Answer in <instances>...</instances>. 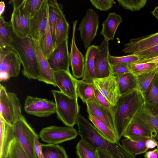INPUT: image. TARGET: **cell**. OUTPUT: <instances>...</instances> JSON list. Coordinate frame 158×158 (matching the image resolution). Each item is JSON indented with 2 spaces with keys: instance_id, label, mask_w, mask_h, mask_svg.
Returning a JSON list of instances; mask_svg holds the SVG:
<instances>
[{
  "instance_id": "cell-38",
  "label": "cell",
  "mask_w": 158,
  "mask_h": 158,
  "mask_svg": "<svg viewBox=\"0 0 158 158\" xmlns=\"http://www.w3.org/2000/svg\"><path fill=\"white\" fill-rule=\"evenodd\" d=\"M44 0H24L21 7L25 14L32 18L39 10Z\"/></svg>"
},
{
  "instance_id": "cell-4",
  "label": "cell",
  "mask_w": 158,
  "mask_h": 158,
  "mask_svg": "<svg viewBox=\"0 0 158 158\" xmlns=\"http://www.w3.org/2000/svg\"><path fill=\"white\" fill-rule=\"evenodd\" d=\"M56 106V112L58 118L67 126L73 127L76 124L80 113L78 97L72 98L60 91H51Z\"/></svg>"
},
{
  "instance_id": "cell-48",
  "label": "cell",
  "mask_w": 158,
  "mask_h": 158,
  "mask_svg": "<svg viewBox=\"0 0 158 158\" xmlns=\"http://www.w3.org/2000/svg\"><path fill=\"white\" fill-rule=\"evenodd\" d=\"M146 147L148 149H152L157 146V143L153 138L146 139L145 142Z\"/></svg>"
},
{
  "instance_id": "cell-25",
  "label": "cell",
  "mask_w": 158,
  "mask_h": 158,
  "mask_svg": "<svg viewBox=\"0 0 158 158\" xmlns=\"http://www.w3.org/2000/svg\"><path fill=\"white\" fill-rule=\"evenodd\" d=\"M69 26L63 13V8L58 13L56 26V36L54 49L69 38Z\"/></svg>"
},
{
  "instance_id": "cell-20",
  "label": "cell",
  "mask_w": 158,
  "mask_h": 158,
  "mask_svg": "<svg viewBox=\"0 0 158 158\" xmlns=\"http://www.w3.org/2000/svg\"><path fill=\"white\" fill-rule=\"evenodd\" d=\"M15 139L13 124L6 122L0 115V158L9 155L11 145Z\"/></svg>"
},
{
  "instance_id": "cell-41",
  "label": "cell",
  "mask_w": 158,
  "mask_h": 158,
  "mask_svg": "<svg viewBox=\"0 0 158 158\" xmlns=\"http://www.w3.org/2000/svg\"><path fill=\"white\" fill-rule=\"evenodd\" d=\"M119 5L125 9L133 11H138L146 5L147 0H117Z\"/></svg>"
},
{
  "instance_id": "cell-17",
  "label": "cell",
  "mask_w": 158,
  "mask_h": 158,
  "mask_svg": "<svg viewBox=\"0 0 158 158\" xmlns=\"http://www.w3.org/2000/svg\"><path fill=\"white\" fill-rule=\"evenodd\" d=\"M77 22V20L73 22L70 59L73 76L76 79H80L82 78L83 75L84 57L78 50L76 44L75 31Z\"/></svg>"
},
{
  "instance_id": "cell-2",
  "label": "cell",
  "mask_w": 158,
  "mask_h": 158,
  "mask_svg": "<svg viewBox=\"0 0 158 158\" xmlns=\"http://www.w3.org/2000/svg\"><path fill=\"white\" fill-rule=\"evenodd\" d=\"M76 124L78 134L81 139L92 147L107 152L114 158H136L127 151L119 142H111L104 137L83 115L79 113Z\"/></svg>"
},
{
  "instance_id": "cell-36",
  "label": "cell",
  "mask_w": 158,
  "mask_h": 158,
  "mask_svg": "<svg viewBox=\"0 0 158 158\" xmlns=\"http://www.w3.org/2000/svg\"><path fill=\"white\" fill-rule=\"evenodd\" d=\"M76 150L79 158H99L96 149L81 139L77 144Z\"/></svg>"
},
{
  "instance_id": "cell-51",
  "label": "cell",
  "mask_w": 158,
  "mask_h": 158,
  "mask_svg": "<svg viewBox=\"0 0 158 158\" xmlns=\"http://www.w3.org/2000/svg\"><path fill=\"white\" fill-rule=\"evenodd\" d=\"M24 0H11L9 2V4L12 5L13 9L21 6L24 2Z\"/></svg>"
},
{
  "instance_id": "cell-1",
  "label": "cell",
  "mask_w": 158,
  "mask_h": 158,
  "mask_svg": "<svg viewBox=\"0 0 158 158\" xmlns=\"http://www.w3.org/2000/svg\"><path fill=\"white\" fill-rule=\"evenodd\" d=\"M144 104L142 93L136 89L122 95L116 104L112 106V117L115 133L119 140Z\"/></svg>"
},
{
  "instance_id": "cell-3",
  "label": "cell",
  "mask_w": 158,
  "mask_h": 158,
  "mask_svg": "<svg viewBox=\"0 0 158 158\" xmlns=\"http://www.w3.org/2000/svg\"><path fill=\"white\" fill-rule=\"evenodd\" d=\"M9 47L17 54L23 66L22 73L29 79L38 80L40 70L34 41L30 37L21 38L12 30L11 41Z\"/></svg>"
},
{
  "instance_id": "cell-27",
  "label": "cell",
  "mask_w": 158,
  "mask_h": 158,
  "mask_svg": "<svg viewBox=\"0 0 158 158\" xmlns=\"http://www.w3.org/2000/svg\"><path fill=\"white\" fill-rule=\"evenodd\" d=\"M123 136L134 141L152 138L150 133L133 120L127 127Z\"/></svg>"
},
{
  "instance_id": "cell-8",
  "label": "cell",
  "mask_w": 158,
  "mask_h": 158,
  "mask_svg": "<svg viewBox=\"0 0 158 158\" xmlns=\"http://www.w3.org/2000/svg\"><path fill=\"white\" fill-rule=\"evenodd\" d=\"M77 132L73 127L50 126L43 128L40 131L39 137L47 143L59 144L75 138Z\"/></svg>"
},
{
  "instance_id": "cell-39",
  "label": "cell",
  "mask_w": 158,
  "mask_h": 158,
  "mask_svg": "<svg viewBox=\"0 0 158 158\" xmlns=\"http://www.w3.org/2000/svg\"><path fill=\"white\" fill-rule=\"evenodd\" d=\"M108 59L109 63L111 65L128 64L136 63L141 59L139 56L133 54L120 56H113L109 54Z\"/></svg>"
},
{
  "instance_id": "cell-34",
  "label": "cell",
  "mask_w": 158,
  "mask_h": 158,
  "mask_svg": "<svg viewBox=\"0 0 158 158\" xmlns=\"http://www.w3.org/2000/svg\"><path fill=\"white\" fill-rule=\"evenodd\" d=\"M12 27L3 16L0 17V48L9 47L11 41Z\"/></svg>"
},
{
  "instance_id": "cell-47",
  "label": "cell",
  "mask_w": 158,
  "mask_h": 158,
  "mask_svg": "<svg viewBox=\"0 0 158 158\" xmlns=\"http://www.w3.org/2000/svg\"><path fill=\"white\" fill-rule=\"evenodd\" d=\"M38 139L35 140L34 149L37 158H44L42 150V144L38 140Z\"/></svg>"
},
{
  "instance_id": "cell-50",
  "label": "cell",
  "mask_w": 158,
  "mask_h": 158,
  "mask_svg": "<svg viewBox=\"0 0 158 158\" xmlns=\"http://www.w3.org/2000/svg\"><path fill=\"white\" fill-rule=\"evenodd\" d=\"M96 150L99 158H114L105 150L98 148Z\"/></svg>"
},
{
  "instance_id": "cell-12",
  "label": "cell",
  "mask_w": 158,
  "mask_h": 158,
  "mask_svg": "<svg viewBox=\"0 0 158 158\" xmlns=\"http://www.w3.org/2000/svg\"><path fill=\"white\" fill-rule=\"evenodd\" d=\"M48 22V0H44L39 10L30 19V37L38 43L44 34Z\"/></svg>"
},
{
  "instance_id": "cell-35",
  "label": "cell",
  "mask_w": 158,
  "mask_h": 158,
  "mask_svg": "<svg viewBox=\"0 0 158 158\" xmlns=\"http://www.w3.org/2000/svg\"><path fill=\"white\" fill-rule=\"evenodd\" d=\"M37 43L42 53L47 58L54 49V42L48 20L45 31L39 42Z\"/></svg>"
},
{
  "instance_id": "cell-6",
  "label": "cell",
  "mask_w": 158,
  "mask_h": 158,
  "mask_svg": "<svg viewBox=\"0 0 158 158\" xmlns=\"http://www.w3.org/2000/svg\"><path fill=\"white\" fill-rule=\"evenodd\" d=\"M0 115L7 122L13 124L23 116L21 111L20 100L14 93L8 92L0 85Z\"/></svg>"
},
{
  "instance_id": "cell-22",
  "label": "cell",
  "mask_w": 158,
  "mask_h": 158,
  "mask_svg": "<svg viewBox=\"0 0 158 158\" xmlns=\"http://www.w3.org/2000/svg\"><path fill=\"white\" fill-rule=\"evenodd\" d=\"M85 103L88 115L93 116L103 122L115 133L112 118L110 112L94 100L89 99Z\"/></svg>"
},
{
  "instance_id": "cell-54",
  "label": "cell",
  "mask_w": 158,
  "mask_h": 158,
  "mask_svg": "<svg viewBox=\"0 0 158 158\" xmlns=\"http://www.w3.org/2000/svg\"><path fill=\"white\" fill-rule=\"evenodd\" d=\"M151 13L158 20V6L155 8Z\"/></svg>"
},
{
  "instance_id": "cell-24",
  "label": "cell",
  "mask_w": 158,
  "mask_h": 158,
  "mask_svg": "<svg viewBox=\"0 0 158 158\" xmlns=\"http://www.w3.org/2000/svg\"><path fill=\"white\" fill-rule=\"evenodd\" d=\"M121 16L115 12L109 13L106 19L102 24V29L100 35L104 39L109 41L114 39L117 29L122 22Z\"/></svg>"
},
{
  "instance_id": "cell-26",
  "label": "cell",
  "mask_w": 158,
  "mask_h": 158,
  "mask_svg": "<svg viewBox=\"0 0 158 158\" xmlns=\"http://www.w3.org/2000/svg\"><path fill=\"white\" fill-rule=\"evenodd\" d=\"M142 94L144 103L152 110L158 113V74L157 71L149 86Z\"/></svg>"
},
{
  "instance_id": "cell-56",
  "label": "cell",
  "mask_w": 158,
  "mask_h": 158,
  "mask_svg": "<svg viewBox=\"0 0 158 158\" xmlns=\"http://www.w3.org/2000/svg\"><path fill=\"white\" fill-rule=\"evenodd\" d=\"M6 158H12L9 155L6 157Z\"/></svg>"
},
{
  "instance_id": "cell-15",
  "label": "cell",
  "mask_w": 158,
  "mask_h": 158,
  "mask_svg": "<svg viewBox=\"0 0 158 158\" xmlns=\"http://www.w3.org/2000/svg\"><path fill=\"white\" fill-rule=\"evenodd\" d=\"M98 47L94 58V71L96 78H101L110 75L109 41L104 39Z\"/></svg>"
},
{
  "instance_id": "cell-37",
  "label": "cell",
  "mask_w": 158,
  "mask_h": 158,
  "mask_svg": "<svg viewBox=\"0 0 158 158\" xmlns=\"http://www.w3.org/2000/svg\"><path fill=\"white\" fill-rule=\"evenodd\" d=\"M130 73L135 76L150 72L158 67L157 63H134L128 64Z\"/></svg>"
},
{
  "instance_id": "cell-9",
  "label": "cell",
  "mask_w": 158,
  "mask_h": 158,
  "mask_svg": "<svg viewBox=\"0 0 158 158\" xmlns=\"http://www.w3.org/2000/svg\"><path fill=\"white\" fill-rule=\"evenodd\" d=\"M98 25V14L93 9H88L77 29L85 49L90 46L95 37Z\"/></svg>"
},
{
  "instance_id": "cell-46",
  "label": "cell",
  "mask_w": 158,
  "mask_h": 158,
  "mask_svg": "<svg viewBox=\"0 0 158 158\" xmlns=\"http://www.w3.org/2000/svg\"><path fill=\"white\" fill-rule=\"evenodd\" d=\"M95 100L100 106L108 110L112 116V106L106 98L95 87Z\"/></svg>"
},
{
  "instance_id": "cell-32",
  "label": "cell",
  "mask_w": 158,
  "mask_h": 158,
  "mask_svg": "<svg viewBox=\"0 0 158 158\" xmlns=\"http://www.w3.org/2000/svg\"><path fill=\"white\" fill-rule=\"evenodd\" d=\"M44 158H68L63 147L59 144H42Z\"/></svg>"
},
{
  "instance_id": "cell-21",
  "label": "cell",
  "mask_w": 158,
  "mask_h": 158,
  "mask_svg": "<svg viewBox=\"0 0 158 158\" xmlns=\"http://www.w3.org/2000/svg\"><path fill=\"white\" fill-rule=\"evenodd\" d=\"M34 42L40 73L38 80L56 87V85L53 71L47 58L42 53L38 43L34 41Z\"/></svg>"
},
{
  "instance_id": "cell-23",
  "label": "cell",
  "mask_w": 158,
  "mask_h": 158,
  "mask_svg": "<svg viewBox=\"0 0 158 158\" xmlns=\"http://www.w3.org/2000/svg\"><path fill=\"white\" fill-rule=\"evenodd\" d=\"M98 49V46L93 45L87 49L84 57V71L82 80L93 83L96 78L94 71V58Z\"/></svg>"
},
{
  "instance_id": "cell-42",
  "label": "cell",
  "mask_w": 158,
  "mask_h": 158,
  "mask_svg": "<svg viewBox=\"0 0 158 158\" xmlns=\"http://www.w3.org/2000/svg\"><path fill=\"white\" fill-rule=\"evenodd\" d=\"M9 155L12 158H29L16 139L11 145Z\"/></svg>"
},
{
  "instance_id": "cell-29",
  "label": "cell",
  "mask_w": 158,
  "mask_h": 158,
  "mask_svg": "<svg viewBox=\"0 0 158 158\" xmlns=\"http://www.w3.org/2000/svg\"><path fill=\"white\" fill-rule=\"evenodd\" d=\"M117 81L121 95L138 89L136 76L130 73L117 77Z\"/></svg>"
},
{
  "instance_id": "cell-19",
  "label": "cell",
  "mask_w": 158,
  "mask_h": 158,
  "mask_svg": "<svg viewBox=\"0 0 158 158\" xmlns=\"http://www.w3.org/2000/svg\"><path fill=\"white\" fill-rule=\"evenodd\" d=\"M158 44V32L130 40L124 45L122 52L133 54L151 48Z\"/></svg>"
},
{
  "instance_id": "cell-13",
  "label": "cell",
  "mask_w": 158,
  "mask_h": 158,
  "mask_svg": "<svg viewBox=\"0 0 158 158\" xmlns=\"http://www.w3.org/2000/svg\"><path fill=\"white\" fill-rule=\"evenodd\" d=\"M133 120L150 133L152 137L158 136V113L145 103Z\"/></svg>"
},
{
  "instance_id": "cell-55",
  "label": "cell",
  "mask_w": 158,
  "mask_h": 158,
  "mask_svg": "<svg viewBox=\"0 0 158 158\" xmlns=\"http://www.w3.org/2000/svg\"><path fill=\"white\" fill-rule=\"evenodd\" d=\"M155 140L157 144V148L158 149V136H156L152 137Z\"/></svg>"
},
{
  "instance_id": "cell-40",
  "label": "cell",
  "mask_w": 158,
  "mask_h": 158,
  "mask_svg": "<svg viewBox=\"0 0 158 158\" xmlns=\"http://www.w3.org/2000/svg\"><path fill=\"white\" fill-rule=\"evenodd\" d=\"M156 69L150 72L136 76L138 89L142 93L149 86L157 72Z\"/></svg>"
},
{
  "instance_id": "cell-5",
  "label": "cell",
  "mask_w": 158,
  "mask_h": 158,
  "mask_svg": "<svg viewBox=\"0 0 158 158\" xmlns=\"http://www.w3.org/2000/svg\"><path fill=\"white\" fill-rule=\"evenodd\" d=\"M15 139L29 158H37L35 149L36 138L39 135L35 132L23 116L13 124Z\"/></svg>"
},
{
  "instance_id": "cell-11",
  "label": "cell",
  "mask_w": 158,
  "mask_h": 158,
  "mask_svg": "<svg viewBox=\"0 0 158 158\" xmlns=\"http://www.w3.org/2000/svg\"><path fill=\"white\" fill-rule=\"evenodd\" d=\"M93 83L96 89L112 106L116 104L122 96L119 92L116 77L110 75L103 78H95Z\"/></svg>"
},
{
  "instance_id": "cell-57",
  "label": "cell",
  "mask_w": 158,
  "mask_h": 158,
  "mask_svg": "<svg viewBox=\"0 0 158 158\" xmlns=\"http://www.w3.org/2000/svg\"><path fill=\"white\" fill-rule=\"evenodd\" d=\"M156 69H157V72L158 74V67L156 68Z\"/></svg>"
},
{
  "instance_id": "cell-7",
  "label": "cell",
  "mask_w": 158,
  "mask_h": 158,
  "mask_svg": "<svg viewBox=\"0 0 158 158\" xmlns=\"http://www.w3.org/2000/svg\"><path fill=\"white\" fill-rule=\"evenodd\" d=\"M21 62L17 53L9 47L0 48V80L7 81L17 77L20 71Z\"/></svg>"
},
{
  "instance_id": "cell-53",
  "label": "cell",
  "mask_w": 158,
  "mask_h": 158,
  "mask_svg": "<svg viewBox=\"0 0 158 158\" xmlns=\"http://www.w3.org/2000/svg\"><path fill=\"white\" fill-rule=\"evenodd\" d=\"M5 4L3 1L0 2V17L3 16L5 9Z\"/></svg>"
},
{
  "instance_id": "cell-44",
  "label": "cell",
  "mask_w": 158,
  "mask_h": 158,
  "mask_svg": "<svg viewBox=\"0 0 158 158\" xmlns=\"http://www.w3.org/2000/svg\"><path fill=\"white\" fill-rule=\"evenodd\" d=\"M133 54L139 56L141 58V59L152 58L158 57V44L149 48L137 52Z\"/></svg>"
},
{
  "instance_id": "cell-49",
  "label": "cell",
  "mask_w": 158,
  "mask_h": 158,
  "mask_svg": "<svg viewBox=\"0 0 158 158\" xmlns=\"http://www.w3.org/2000/svg\"><path fill=\"white\" fill-rule=\"evenodd\" d=\"M144 158H158V149L155 148L146 152L144 155Z\"/></svg>"
},
{
  "instance_id": "cell-52",
  "label": "cell",
  "mask_w": 158,
  "mask_h": 158,
  "mask_svg": "<svg viewBox=\"0 0 158 158\" xmlns=\"http://www.w3.org/2000/svg\"><path fill=\"white\" fill-rule=\"evenodd\" d=\"M151 62L158 63V56L152 58L141 59L136 63H144Z\"/></svg>"
},
{
  "instance_id": "cell-18",
  "label": "cell",
  "mask_w": 158,
  "mask_h": 158,
  "mask_svg": "<svg viewBox=\"0 0 158 158\" xmlns=\"http://www.w3.org/2000/svg\"><path fill=\"white\" fill-rule=\"evenodd\" d=\"M21 6L13 9L10 22L13 32L18 36L24 38L30 36V19Z\"/></svg>"
},
{
  "instance_id": "cell-14",
  "label": "cell",
  "mask_w": 158,
  "mask_h": 158,
  "mask_svg": "<svg viewBox=\"0 0 158 158\" xmlns=\"http://www.w3.org/2000/svg\"><path fill=\"white\" fill-rule=\"evenodd\" d=\"M47 59L53 71L69 70L70 63L68 40H65L55 48Z\"/></svg>"
},
{
  "instance_id": "cell-28",
  "label": "cell",
  "mask_w": 158,
  "mask_h": 158,
  "mask_svg": "<svg viewBox=\"0 0 158 158\" xmlns=\"http://www.w3.org/2000/svg\"><path fill=\"white\" fill-rule=\"evenodd\" d=\"M95 87L93 83H89L84 81L77 80L76 93L84 103L89 99L95 100Z\"/></svg>"
},
{
  "instance_id": "cell-33",
  "label": "cell",
  "mask_w": 158,
  "mask_h": 158,
  "mask_svg": "<svg viewBox=\"0 0 158 158\" xmlns=\"http://www.w3.org/2000/svg\"><path fill=\"white\" fill-rule=\"evenodd\" d=\"M145 140L134 141L126 138L122 139L121 142L127 151L136 156L146 152L148 149L145 145Z\"/></svg>"
},
{
  "instance_id": "cell-16",
  "label": "cell",
  "mask_w": 158,
  "mask_h": 158,
  "mask_svg": "<svg viewBox=\"0 0 158 158\" xmlns=\"http://www.w3.org/2000/svg\"><path fill=\"white\" fill-rule=\"evenodd\" d=\"M56 86L62 93L72 98L77 97L76 83L77 79L71 73L70 71H53Z\"/></svg>"
},
{
  "instance_id": "cell-31",
  "label": "cell",
  "mask_w": 158,
  "mask_h": 158,
  "mask_svg": "<svg viewBox=\"0 0 158 158\" xmlns=\"http://www.w3.org/2000/svg\"><path fill=\"white\" fill-rule=\"evenodd\" d=\"M88 118L96 129L104 137L113 142H119L115 133L103 122L92 115H88Z\"/></svg>"
},
{
  "instance_id": "cell-10",
  "label": "cell",
  "mask_w": 158,
  "mask_h": 158,
  "mask_svg": "<svg viewBox=\"0 0 158 158\" xmlns=\"http://www.w3.org/2000/svg\"><path fill=\"white\" fill-rule=\"evenodd\" d=\"M24 109L27 113L39 117H48L56 112L53 101L31 96H27L25 100Z\"/></svg>"
},
{
  "instance_id": "cell-45",
  "label": "cell",
  "mask_w": 158,
  "mask_h": 158,
  "mask_svg": "<svg viewBox=\"0 0 158 158\" xmlns=\"http://www.w3.org/2000/svg\"><path fill=\"white\" fill-rule=\"evenodd\" d=\"M90 1L96 9L103 11L111 8L114 2V0H90Z\"/></svg>"
},
{
  "instance_id": "cell-43",
  "label": "cell",
  "mask_w": 158,
  "mask_h": 158,
  "mask_svg": "<svg viewBox=\"0 0 158 158\" xmlns=\"http://www.w3.org/2000/svg\"><path fill=\"white\" fill-rule=\"evenodd\" d=\"M110 75L117 77L130 73L128 64H110Z\"/></svg>"
},
{
  "instance_id": "cell-30",
  "label": "cell",
  "mask_w": 158,
  "mask_h": 158,
  "mask_svg": "<svg viewBox=\"0 0 158 158\" xmlns=\"http://www.w3.org/2000/svg\"><path fill=\"white\" fill-rule=\"evenodd\" d=\"M48 20L53 40L56 36V26L57 16L59 11L62 8V5L56 0H48Z\"/></svg>"
}]
</instances>
